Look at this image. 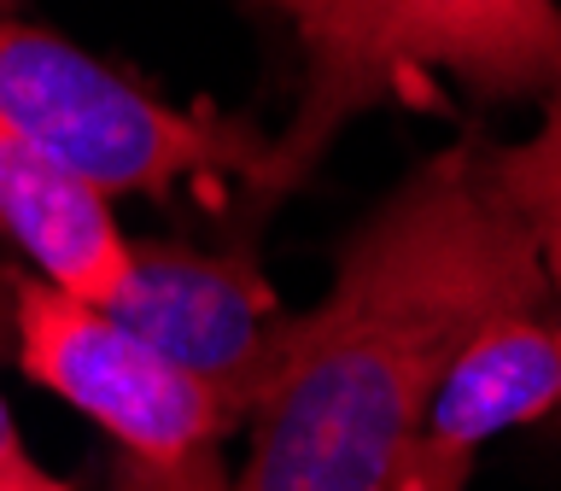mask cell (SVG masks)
<instances>
[{"label": "cell", "instance_id": "cell-8", "mask_svg": "<svg viewBox=\"0 0 561 491\" xmlns=\"http://www.w3.org/2000/svg\"><path fill=\"white\" fill-rule=\"evenodd\" d=\"M0 491H77L53 468H42V456L18 433V415L7 410V398H0Z\"/></svg>", "mask_w": 561, "mask_h": 491}, {"label": "cell", "instance_id": "cell-7", "mask_svg": "<svg viewBox=\"0 0 561 491\" xmlns=\"http://www.w3.org/2000/svg\"><path fill=\"white\" fill-rule=\"evenodd\" d=\"M0 235L53 287L105 305L129 275V235L100 187L0 123Z\"/></svg>", "mask_w": 561, "mask_h": 491}, {"label": "cell", "instance_id": "cell-9", "mask_svg": "<svg viewBox=\"0 0 561 491\" xmlns=\"http://www.w3.org/2000/svg\"><path fill=\"white\" fill-rule=\"evenodd\" d=\"M12 7H18V0H0V12H12Z\"/></svg>", "mask_w": 561, "mask_h": 491}, {"label": "cell", "instance_id": "cell-6", "mask_svg": "<svg viewBox=\"0 0 561 491\" xmlns=\"http://www.w3.org/2000/svg\"><path fill=\"white\" fill-rule=\"evenodd\" d=\"M561 403V305L515 310L480 328L410 433L392 491H468L473 456L497 433L538 421Z\"/></svg>", "mask_w": 561, "mask_h": 491}, {"label": "cell", "instance_id": "cell-3", "mask_svg": "<svg viewBox=\"0 0 561 491\" xmlns=\"http://www.w3.org/2000/svg\"><path fill=\"white\" fill-rule=\"evenodd\" d=\"M0 123L105 199H170L182 182L263 164L270 140L217 112H182L77 42L0 12Z\"/></svg>", "mask_w": 561, "mask_h": 491}, {"label": "cell", "instance_id": "cell-5", "mask_svg": "<svg viewBox=\"0 0 561 491\" xmlns=\"http://www.w3.org/2000/svg\"><path fill=\"white\" fill-rule=\"evenodd\" d=\"M158 357L205 380L240 421L257 415L287 357V322L270 275L245 252H193L175 240H129V275L105 298Z\"/></svg>", "mask_w": 561, "mask_h": 491}, {"label": "cell", "instance_id": "cell-4", "mask_svg": "<svg viewBox=\"0 0 561 491\" xmlns=\"http://www.w3.org/2000/svg\"><path fill=\"white\" fill-rule=\"evenodd\" d=\"M12 357L123 450V491H228L217 450L245 421L105 305L42 275L12 281Z\"/></svg>", "mask_w": 561, "mask_h": 491}, {"label": "cell", "instance_id": "cell-1", "mask_svg": "<svg viewBox=\"0 0 561 491\" xmlns=\"http://www.w3.org/2000/svg\"><path fill=\"white\" fill-rule=\"evenodd\" d=\"M526 147L456 140L345 240L293 310L228 491H392L438 380L497 316L561 305V94Z\"/></svg>", "mask_w": 561, "mask_h": 491}, {"label": "cell", "instance_id": "cell-2", "mask_svg": "<svg viewBox=\"0 0 561 491\" xmlns=\"http://www.w3.org/2000/svg\"><path fill=\"white\" fill-rule=\"evenodd\" d=\"M298 42V105L252 175L280 199L322 164L363 112L438 105L445 88L473 100L561 94V0H240Z\"/></svg>", "mask_w": 561, "mask_h": 491}]
</instances>
